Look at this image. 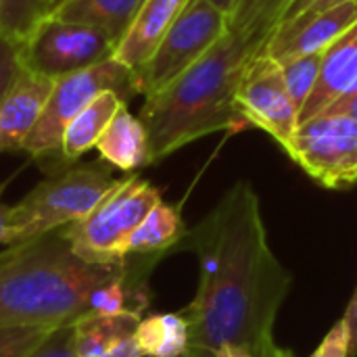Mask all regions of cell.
<instances>
[{
  "label": "cell",
  "mask_w": 357,
  "mask_h": 357,
  "mask_svg": "<svg viewBox=\"0 0 357 357\" xmlns=\"http://www.w3.org/2000/svg\"><path fill=\"white\" fill-rule=\"evenodd\" d=\"M236 109L247 126L264 130L282 149L299 128V109L287 90L282 67L264 48L245 69L236 90Z\"/></svg>",
  "instance_id": "obj_10"
},
{
  "label": "cell",
  "mask_w": 357,
  "mask_h": 357,
  "mask_svg": "<svg viewBox=\"0 0 357 357\" xmlns=\"http://www.w3.org/2000/svg\"><path fill=\"white\" fill-rule=\"evenodd\" d=\"M180 357H213V356H211V354H207V351H201V349H192V347H190L184 356H180Z\"/></svg>",
  "instance_id": "obj_35"
},
{
  "label": "cell",
  "mask_w": 357,
  "mask_h": 357,
  "mask_svg": "<svg viewBox=\"0 0 357 357\" xmlns=\"http://www.w3.org/2000/svg\"><path fill=\"white\" fill-rule=\"evenodd\" d=\"M343 320L349 326V357H357V287L347 310H345Z\"/></svg>",
  "instance_id": "obj_29"
},
{
  "label": "cell",
  "mask_w": 357,
  "mask_h": 357,
  "mask_svg": "<svg viewBox=\"0 0 357 357\" xmlns=\"http://www.w3.org/2000/svg\"><path fill=\"white\" fill-rule=\"evenodd\" d=\"M188 4L190 0H146L128 33L119 40L113 56L136 73Z\"/></svg>",
  "instance_id": "obj_15"
},
{
  "label": "cell",
  "mask_w": 357,
  "mask_h": 357,
  "mask_svg": "<svg viewBox=\"0 0 357 357\" xmlns=\"http://www.w3.org/2000/svg\"><path fill=\"white\" fill-rule=\"evenodd\" d=\"M17 48L21 69L56 82L111 59L117 44L100 27L50 15Z\"/></svg>",
  "instance_id": "obj_7"
},
{
  "label": "cell",
  "mask_w": 357,
  "mask_h": 357,
  "mask_svg": "<svg viewBox=\"0 0 357 357\" xmlns=\"http://www.w3.org/2000/svg\"><path fill=\"white\" fill-rule=\"evenodd\" d=\"M54 82L21 69L0 102V153L21 149L36 126Z\"/></svg>",
  "instance_id": "obj_13"
},
{
  "label": "cell",
  "mask_w": 357,
  "mask_h": 357,
  "mask_svg": "<svg viewBox=\"0 0 357 357\" xmlns=\"http://www.w3.org/2000/svg\"><path fill=\"white\" fill-rule=\"evenodd\" d=\"M284 151L324 188L341 190L357 182V119L351 115L320 113L301 121Z\"/></svg>",
  "instance_id": "obj_9"
},
{
  "label": "cell",
  "mask_w": 357,
  "mask_h": 357,
  "mask_svg": "<svg viewBox=\"0 0 357 357\" xmlns=\"http://www.w3.org/2000/svg\"><path fill=\"white\" fill-rule=\"evenodd\" d=\"M146 0H61L54 17L105 29L115 44L128 33Z\"/></svg>",
  "instance_id": "obj_17"
},
{
  "label": "cell",
  "mask_w": 357,
  "mask_h": 357,
  "mask_svg": "<svg viewBox=\"0 0 357 357\" xmlns=\"http://www.w3.org/2000/svg\"><path fill=\"white\" fill-rule=\"evenodd\" d=\"M27 357H77L75 354V328L73 324L52 328L48 337Z\"/></svg>",
  "instance_id": "obj_25"
},
{
  "label": "cell",
  "mask_w": 357,
  "mask_h": 357,
  "mask_svg": "<svg viewBox=\"0 0 357 357\" xmlns=\"http://www.w3.org/2000/svg\"><path fill=\"white\" fill-rule=\"evenodd\" d=\"M15 253H17V247H6V251L0 253V270L15 257Z\"/></svg>",
  "instance_id": "obj_34"
},
{
  "label": "cell",
  "mask_w": 357,
  "mask_h": 357,
  "mask_svg": "<svg viewBox=\"0 0 357 357\" xmlns=\"http://www.w3.org/2000/svg\"><path fill=\"white\" fill-rule=\"evenodd\" d=\"M4 186L6 184H0V245L6 243V234H8V226H10V205H6L2 201Z\"/></svg>",
  "instance_id": "obj_30"
},
{
  "label": "cell",
  "mask_w": 357,
  "mask_h": 357,
  "mask_svg": "<svg viewBox=\"0 0 357 357\" xmlns=\"http://www.w3.org/2000/svg\"><path fill=\"white\" fill-rule=\"evenodd\" d=\"M207 2H211L218 10H222L224 15H228V19H230V15H232V10H234V6H236V0H207Z\"/></svg>",
  "instance_id": "obj_33"
},
{
  "label": "cell",
  "mask_w": 357,
  "mask_h": 357,
  "mask_svg": "<svg viewBox=\"0 0 357 357\" xmlns=\"http://www.w3.org/2000/svg\"><path fill=\"white\" fill-rule=\"evenodd\" d=\"M354 94H357V23L324 50L316 90L303 105L299 123Z\"/></svg>",
  "instance_id": "obj_12"
},
{
  "label": "cell",
  "mask_w": 357,
  "mask_h": 357,
  "mask_svg": "<svg viewBox=\"0 0 357 357\" xmlns=\"http://www.w3.org/2000/svg\"><path fill=\"white\" fill-rule=\"evenodd\" d=\"M94 149L102 161L121 172H134L151 163L146 130L142 121L128 111V105L115 113Z\"/></svg>",
  "instance_id": "obj_16"
},
{
  "label": "cell",
  "mask_w": 357,
  "mask_h": 357,
  "mask_svg": "<svg viewBox=\"0 0 357 357\" xmlns=\"http://www.w3.org/2000/svg\"><path fill=\"white\" fill-rule=\"evenodd\" d=\"M159 203L161 195L151 182L128 176L117 180L90 213L65 226L61 234L88 264H123L132 234Z\"/></svg>",
  "instance_id": "obj_5"
},
{
  "label": "cell",
  "mask_w": 357,
  "mask_h": 357,
  "mask_svg": "<svg viewBox=\"0 0 357 357\" xmlns=\"http://www.w3.org/2000/svg\"><path fill=\"white\" fill-rule=\"evenodd\" d=\"M230 27L228 15L207 0H190L151 59L136 71L138 94L151 96L195 65Z\"/></svg>",
  "instance_id": "obj_8"
},
{
  "label": "cell",
  "mask_w": 357,
  "mask_h": 357,
  "mask_svg": "<svg viewBox=\"0 0 357 357\" xmlns=\"http://www.w3.org/2000/svg\"><path fill=\"white\" fill-rule=\"evenodd\" d=\"M130 270V257L123 264L84 261L61 232L19 245L0 270V328L75 324L92 314L98 289Z\"/></svg>",
  "instance_id": "obj_3"
},
{
  "label": "cell",
  "mask_w": 357,
  "mask_h": 357,
  "mask_svg": "<svg viewBox=\"0 0 357 357\" xmlns=\"http://www.w3.org/2000/svg\"><path fill=\"white\" fill-rule=\"evenodd\" d=\"M289 2H291V0H289Z\"/></svg>",
  "instance_id": "obj_37"
},
{
  "label": "cell",
  "mask_w": 357,
  "mask_h": 357,
  "mask_svg": "<svg viewBox=\"0 0 357 357\" xmlns=\"http://www.w3.org/2000/svg\"><path fill=\"white\" fill-rule=\"evenodd\" d=\"M128 100L121 98L117 92H102L98 94L65 130L63 134V146H61V159L63 161H75L82 155H86L90 149L96 146L98 138L115 117V113L126 105Z\"/></svg>",
  "instance_id": "obj_18"
},
{
  "label": "cell",
  "mask_w": 357,
  "mask_h": 357,
  "mask_svg": "<svg viewBox=\"0 0 357 357\" xmlns=\"http://www.w3.org/2000/svg\"><path fill=\"white\" fill-rule=\"evenodd\" d=\"M59 2H61V0H54V4H59Z\"/></svg>",
  "instance_id": "obj_36"
},
{
  "label": "cell",
  "mask_w": 357,
  "mask_h": 357,
  "mask_svg": "<svg viewBox=\"0 0 357 357\" xmlns=\"http://www.w3.org/2000/svg\"><path fill=\"white\" fill-rule=\"evenodd\" d=\"M136 341L144 357H180L190 349V333L182 314H157L142 318Z\"/></svg>",
  "instance_id": "obj_20"
},
{
  "label": "cell",
  "mask_w": 357,
  "mask_h": 357,
  "mask_svg": "<svg viewBox=\"0 0 357 357\" xmlns=\"http://www.w3.org/2000/svg\"><path fill=\"white\" fill-rule=\"evenodd\" d=\"M324 113H345V115H351V117H356L357 119V94L345 98V100L335 102V105H333L331 109H326Z\"/></svg>",
  "instance_id": "obj_31"
},
{
  "label": "cell",
  "mask_w": 357,
  "mask_h": 357,
  "mask_svg": "<svg viewBox=\"0 0 357 357\" xmlns=\"http://www.w3.org/2000/svg\"><path fill=\"white\" fill-rule=\"evenodd\" d=\"M345 0H291L280 19H278V25L284 23V21H291V19H297V17H303V15H312V13H318V10H324L328 6H335V4H341Z\"/></svg>",
  "instance_id": "obj_28"
},
{
  "label": "cell",
  "mask_w": 357,
  "mask_h": 357,
  "mask_svg": "<svg viewBox=\"0 0 357 357\" xmlns=\"http://www.w3.org/2000/svg\"><path fill=\"white\" fill-rule=\"evenodd\" d=\"M266 42L228 29L182 75L144 96L138 119L146 130L151 163L203 136L247 126L236 109V90Z\"/></svg>",
  "instance_id": "obj_2"
},
{
  "label": "cell",
  "mask_w": 357,
  "mask_h": 357,
  "mask_svg": "<svg viewBox=\"0 0 357 357\" xmlns=\"http://www.w3.org/2000/svg\"><path fill=\"white\" fill-rule=\"evenodd\" d=\"M356 23L357 0H345L324 10L276 25L264 44V52L278 63L312 52H324Z\"/></svg>",
  "instance_id": "obj_11"
},
{
  "label": "cell",
  "mask_w": 357,
  "mask_h": 357,
  "mask_svg": "<svg viewBox=\"0 0 357 357\" xmlns=\"http://www.w3.org/2000/svg\"><path fill=\"white\" fill-rule=\"evenodd\" d=\"M213 357H255L251 351H247V349H243V347H236V345H224V347H220Z\"/></svg>",
  "instance_id": "obj_32"
},
{
  "label": "cell",
  "mask_w": 357,
  "mask_h": 357,
  "mask_svg": "<svg viewBox=\"0 0 357 357\" xmlns=\"http://www.w3.org/2000/svg\"><path fill=\"white\" fill-rule=\"evenodd\" d=\"M184 236L186 228L180 209L161 201L132 234L128 257H159L167 249L180 245Z\"/></svg>",
  "instance_id": "obj_19"
},
{
  "label": "cell",
  "mask_w": 357,
  "mask_h": 357,
  "mask_svg": "<svg viewBox=\"0 0 357 357\" xmlns=\"http://www.w3.org/2000/svg\"><path fill=\"white\" fill-rule=\"evenodd\" d=\"M54 8V0H0V36L21 46Z\"/></svg>",
  "instance_id": "obj_21"
},
{
  "label": "cell",
  "mask_w": 357,
  "mask_h": 357,
  "mask_svg": "<svg viewBox=\"0 0 357 357\" xmlns=\"http://www.w3.org/2000/svg\"><path fill=\"white\" fill-rule=\"evenodd\" d=\"M142 320L138 312L88 314L79 318L75 328L77 357H142L136 331Z\"/></svg>",
  "instance_id": "obj_14"
},
{
  "label": "cell",
  "mask_w": 357,
  "mask_h": 357,
  "mask_svg": "<svg viewBox=\"0 0 357 357\" xmlns=\"http://www.w3.org/2000/svg\"><path fill=\"white\" fill-rule=\"evenodd\" d=\"M115 184L117 180L98 165H82L46 178L10 207V226L4 245H27L77 222Z\"/></svg>",
  "instance_id": "obj_4"
},
{
  "label": "cell",
  "mask_w": 357,
  "mask_h": 357,
  "mask_svg": "<svg viewBox=\"0 0 357 357\" xmlns=\"http://www.w3.org/2000/svg\"><path fill=\"white\" fill-rule=\"evenodd\" d=\"M21 71L19 65V48L0 36V102L8 92L10 84L15 82L17 73Z\"/></svg>",
  "instance_id": "obj_27"
},
{
  "label": "cell",
  "mask_w": 357,
  "mask_h": 357,
  "mask_svg": "<svg viewBox=\"0 0 357 357\" xmlns=\"http://www.w3.org/2000/svg\"><path fill=\"white\" fill-rule=\"evenodd\" d=\"M287 4L289 0H236L228 29L268 40Z\"/></svg>",
  "instance_id": "obj_22"
},
{
  "label": "cell",
  "mask_w": 357,
  "mask_h": 357,
  "mask_svg": "<svg viewBox=\"0 0 357 357\" xmlns=\"http://www.w3.org/2000/svg\"><path fill=\"white\" fill-rule=\"evenodd\" d=\"M117 92L121 98L138 94L136 73L115 56L54 82L50 96L23 142V151L36 159L61 155L67 126L102 92Z\"/></svg>",
  "instance_id": "obj_6"
},
{
  "label": "cell",
  "mask_w": 357,
  "mask_h": 357,
  "mask_svg": "<svg viewBox=\"0 0 357 357\" xmlns=\"http://www.w3.org/2000/svg\"><path fill=\"white\" fill-rule=\"evenodd\" d=\"M52 328L42 326H2L0 328V357H27Z\"/></svg>",
  "instance_id": "obj_24"
},
{
  "label": "cell",
  "mask_w": 357,
  "mask_h": 357,
  "mask_svg": "<svg viewBox=\"0 0 357 357\" xmlns=\"http://www.w3.org/2000/svg\"><path fill=\"white\" fill-rule=\"evenodd\" d=\"M310 357H349V326L341 318Z\"/></svg>",
  "instance_id": "obj_26"
},
{
  "label": "cell",
  "mask_w": 357,
  "mask_h": 357,
  "mask_svg": "<svg viewBox=\"0 0 357 357\" xmlns=\"http://www.w3.org/2000/svg\"><path fill=\"white\" fill-rule=\"evenodd\" d=\"M322 56H324V52H312V54L295 56V59L280 63L287 90H289L293 102L297 105L299 113H301L303 105L307 102V98L312 96V92L316 90L320 69H322Z\"/></svg>",
  "instance_id": "obj_23"
},
{
  "label": "cell",
  "mask_w": 357,
  "mask_h": 357,
  "mask_svg": "<svg viewBox=\"0 0 357 357\" xmlns=\"http://www.w3.org/2000/svg\"><path fill=\"white\" fill-rule=\"evenodd\" d=\"M199 257V289L180 312L190 347L215 354L236 345L255 357H295L274 341V324L293 278L274 255L259 197L236 182L182 243Z\"/></svg>",
  "instance_id": "obj_1"
}]
</instances>
